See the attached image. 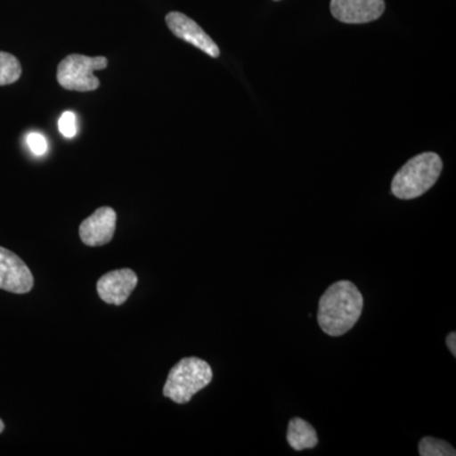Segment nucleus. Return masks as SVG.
<instances>
[{
  "label": "nucleus",
  "instance_id": "obj_14",
  "mask_svg": "<svg viewBox=\"0 0 456 456\" xmlns=\"http://www.w3.org/2000/svg\"><path fill=\"white\" fill-rule=\"evenodd\" d=\"M27 143L35 155H44L47 150V141L40 134H29L27 136Z\"/></svg>",
  "mask_w": 456,
  "mask_h": 456
},
{
  "label": "nucleus",
  "instance_id": "obj_13",
  "mask_svg": "<svg viewBox=\"0 0 456 456\" xmlns=\"http://www.w3.org/2000/svg\"><path fill=\"white\" fill-rule=\"evenodd\" d=\"M59 131L68 139L77 134V122L73 112H65L59 119Z\"/></svg>",
  "mask_w": 456,
  "mask_h": 456
},
{
  "label": "nucleus",
  "instance_id": "obj_7",
  "mask_svg": "<svg viewBox=\"0 0 456 456\" xmlns=\"http://www.w3.org/2000/svg\"><path fill=\"white\" fill-rule=\"evenodd\" d=\"M384 0H331V13L347 25L370 23L383 16Z\"/></svg>",
  "mask_w": 456,
  "mask_h": 456
},
{
  "label": "nucleus",
  "instance_id": "obj_8",
  "mask_svg": "<svg viewBox=\"0 0 456 456\" xmlns=\"http://www.w3.org/2000/svg\"><path fill=\"white\" fill-rule=\"evenodd\" d=\"M116 211L110 207H101L80 224V240L90 248L107 245L116 232Z\"/></svg>",
  "mask_w": 456,
  "mask_h": 456
},
{
  "label": "nucleus",
  "instance_id": "obj_3",
  "mask_svg": "<svg viewBox=\"0 0 456 456\" xmlns=\"http://www.w3.org/2000/svg\"><path fill=\"white\" fill-rule=\"evenodd\" d=\"M212 379V368L206 360L184 358L171 369L163 393L165 397L170 398L175 403H188Z\"/></svg>",
  "mask_w": 456,
  "mask_h": 456
},
{
  "label": "nucleus",
  "instance_id": "obj_15",
  "mask_svg": "<svg viewBox=\"0 0 456 456\" xmlns=\"http://www.w3.org/2000/svg\"><path fill=\"white\" fill-rule=\"evenodd\" d=\"M446 345H448L449 350L452 351V355L456 356V334L452 332L446 338Z\"/></svg>",
  "mask_w": 456,
  "mask_h": 456
},
{
  "label": "nucleus",
  "instance_id": "obj_5",
  "mask_svg": "<svg viewBox=\"0 0 456 456\" xmlns=\"http://www.w3.org/2000/svg\"><path fill=\"white\" fill-rule=\"evenodd\" d=\"M33 283L31 270L25 261L0 246V289L25 294L32 289Z\"/></svg>",
  "mask_w": 456,
  "mask_h": 456
},
{
  "label": "nucleus",
  "instance_id": "obj_12",
  "mask_svg": "<svg viewBox=\"0 0 456 456\" xmlns=\"http://www.w3.org/2000/svg\"><path fill=\"white\" fill-rule=\"evenodd\" d=\"M419 455L421 456H455V449L446 441L424 437L419 441Z\"/></svg>",
  "mask_w": 456,
  "mask_h": 456
},
{
  "label": "nucleus",
  "instance_id": "obj_9",
  "mask_svg": "<svg viewBox=\"0 0 456 456\" xmlns=\"http://www.w3.org/2000/svg\"><path fill=\"white\" fill-rule=\"evenodd\" d=\"M139 283L136 273L131 269L113 270L99 279L97 290L102 301L121 305L127 301Z\"/></svg>",
  "mask_w": 456,
  "mask_h": 456
},
{
  "label": "nucleus",
  "instance_id": "obj_2",
  "mask_svg": "<svg viewBox=\"0 0 456 456\" xmlns=\"http://www.w3.org/2000/svg\"><path fill=\"white\" fill-rule=\"evenodd\" d=\"M443 171V161L435 152H424L407 161L395 174L392 193L399 200H415L430 191Z\"/></svg>",
  "mask_w": 456,
  "mask_h": 456
},
{
  "label": "nucleus",
  "instance_id": "obj_17",
  "mask_svg": "<svg viewBox=\"0 0 456 456\" xmlns=\"http://www.w3.org/2000/svg\"><path fill=\"white\" fill-rule=\"evenodd\" d=\"M275 2H277V0H275Z\"/></svg>",
  "mask_w": 456,
  "mask_h": 456
},
{
  "label": "nucleus",
  "instance_id": "obj_10",
  "mask_svg": "<svg viewBox=\"0 0 456 456\" xmlns=\"http://www.w3.org/2000/svg\"><path fill=\"white\" fill-rule=\"evenodd\" d=\"M287 440L296 452L314 449L318 445L317 432L314 426L299 417L290 419L288 425Z\"/></svg>",
  "mask_w": 456,
  "mask_h": 456
},
{
  "label": "nucleus",
  "instance_id": "obj_6",
  "mask_svg": "<svg viewBox=\"0 0 456 456\" xmlns=\"http://www.w3.org/2000/svg\"><path fill=\"white\" fill-rule=\"evenodd\" d=\"M165 20H167L170 31L180 40L193 45L197 49L202 50L207 55L215 57V59L220 57L221 53L217 45L204 32L202 27L198 25L196 20L180 13V12H170Z\"/></svg>",
  "mask_w": 456,
  "mask_h": 456
},
{
  "label": "nucleus",
  "instance_id": "obj_11",
  "mask_svg": "<svg viewBox=\"0 0 456 456\" xmlns=\"http://www.w3.org/2000/svg\"><path fill=\"white\" fill-rule=\"evenodd\" d=\"M22 75V66L16 56L0 51V86L16 83Z\"/></svg>",
  "mask_w": 456,
  "mask_h": 456
},
{
  "label": "nucleus",
  "instance_id": "obj_1",
  "mask_svg": "<svg viewBox=\"0 0 456 456\" xmlns=\"http://www.w3.org/2000/svg\"><path fill=\"white\" fill-rule=\"evenodd\" d=\"M364 298L349 281H336L327 288L318 303V325L325 334L338 338L349 332L362 316Z\"/></svg>",
  "mask_w": 456,
  "mask_h": 456
},
{
  "label": "nucleus",
  "instance_id": "obj_16",
  "mask_svg": "<svg viewBox=\"0 0 456 456\" xmlns=\"http://www.w3.org/2000/svg\"><path fill=\"white\" fill-rule=\"evenodd\" d=\"M4 422L2 421V419H0V434H2L3 431H4Z\"/></svg>",
  "mask_w": 456,
  "mask_h": 456
},
{
  "label": "nucleus",
  "instance_id": "obj_4",
  "mask_svg": "<svg viewBox=\"0 0 456 456\" xmlns=\"http://www.w3.org/2000/svg\"><path fill=\"white\" fill-rule=\"evenodd\" d=\"M107 66L106 57H89L71 53L60 62L57 68V82L66 90L93 92L101 86V82L94 75L95 71L104 70Z\"/></svg>",
  "mask_w": 456,
  "mask_h": 456
}]
</instances>
